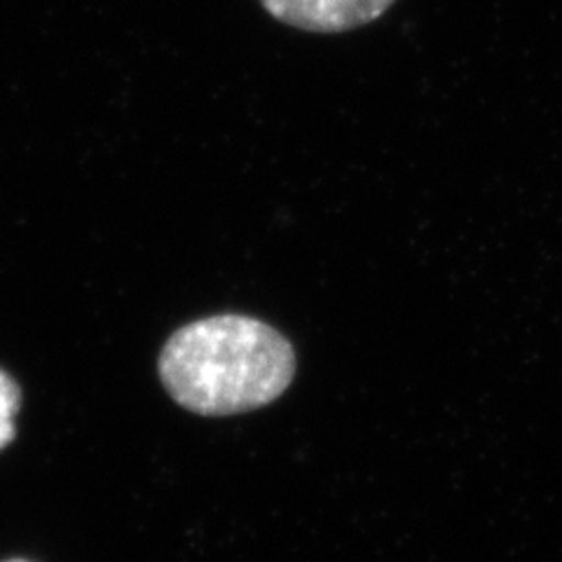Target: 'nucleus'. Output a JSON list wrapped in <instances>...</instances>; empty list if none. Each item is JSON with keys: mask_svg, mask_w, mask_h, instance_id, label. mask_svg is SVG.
Listing matches in <instances>:
<instances>
[{"mask_svg": "<svg viewBox=\"0 0 562 562\" xmlns=\"http://www.w3.org/2000/svg\"><path fill=\"white\" fill-rule=\"evenodd\" d=\"M157 371L169 396L198 415L268 406L295 378V349L270 324L244 314L204 316L171 333Z\"/></svg>", "mask_w": 562, "mask_h": 562, "instance_id": "obj_1", "label": "nucleus"}, {"mask_svg": "<svg viewBox=\"0 0 562 562\" xmlns=\"http://www.w3.org/2000/svg\"><path fill=\"white\" fill-rule=\"evenodd\" d=\"M277 22L310 33H345L378 20L394 0H260Z\"/></svg>", "mask_w": 562, "mask_h": 562, "instance_id": "obj_2", "label": "nucleus"}, {"mask_svg": "<svg viewBox=\"0 0 562 562\" xmlns=\"http://www.w3.org/2000/svg\"><path fill=\"white\" fill-rule=\"evenodd\" d=\"M22 392L5 371H0V450L14 438V415L20 411Z\"/></svg>", "mask_w": 562, "mask_h": 562, "instance_id": "obj_3", "label": "nucleus"}, {"mask_svg": "<svg viewBox=\"0 0 562 562\" xmlns=\"http://www.w3.org/2000/svg\"><path fill=\"white\" fill-rule=\"evenodd\" d=\"M12 562H24V560H12Z\"/></svg>", "mask_w": 562, "mask_h": 562, "instance_id": "obj_4", "label": "nucleus"}]
</instances>
